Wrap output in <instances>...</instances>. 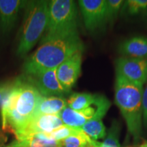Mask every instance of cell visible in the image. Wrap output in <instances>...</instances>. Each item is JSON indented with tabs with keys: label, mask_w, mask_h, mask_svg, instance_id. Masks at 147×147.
<instances>
[{
	"label": "cell",
	"mask_w": 147,
	"mask_h": 147,
	"mask_svg": "<svg viewBox=\"0 0 147 147\" xmlns=\"http://www.w3.org/2000/svg\"><path fill=\"white\" fill-rule=\"evenodd\" d=\"M42 95L28 80L16 79L1 104L3 131L11 132L16 138L25 133L32 119Z\"/></svg>",
	"instance_id": "6da1fadb"
},
{
	"label": "cell",
	"mask_w": 147,
	"mask_h": 147,
	"mask_svg": "<svg viewBox=\"0 0 147 147\" xmlns=\"http://www.w3.org/2000/svg\"><path fill=\"white\" fill-rule=\"evenodd\" d=\"M24 63L23 69L28 76L42 71L56 69L66 59L78 52H82L83 42L78 34L57 37L42 42Z\"/></svg>",
	"instance_id": "7a4b0ae2"
},
{
	"label": "cell",
	"mask_w": 147,
	"mask_h": 147,
	"mask_svg": "<svg viewBox=\"0 0 147 147\" xmlns=\"http://www.w3.org/2000/svg\"><path fill=\"white\" fill-rule=\"evenodd\" d=\"M143 86L128 81L116 73L115 84V104L125 121L128 133L137 144L142 130Z\"/></svg>",
	"instance_id": "3957f363"
},
{
	"label": "cell",
	"mask_w": 147,
	"mask_h": 147,
	"mask_svg": "<svg viewBox=\"0 0 147 147\" xmlns=\"http://www.w3.org/2000/svg\"><path fill=\"white\" fill-rule=\"evenodd\" d=\"M49 1H27L19 32L17 54L24 56L32 50L46 32L49 20Z\"/></svg>",
	"instance_id": "277c9868"
},
{
	"label": "cell",
	"mask_w": 147,
	"mask_h": 147,
	"mask_svg": "<svg viewBox=\"0 0 147 147\" xmlns=\"http://www.w3.org/2000/svg\"><path fill=\"white\" fill-rule=\"evenodd\" d=\"M41 43L57 37L78 34L77 8L72 0H53L49 3V20Z\"/></svg>",
	"instance_id": "5b68a950"
},
{
	"label": "cell",
	"mask_w": 147,
	"mask_h": 147,
	"mask_svg": "<svg viewBox=\"0 0 147 147\" xmlns=\"http://www.w3.org/2000/svg\"><path fill=\"white\" fill-rule=\"evenodd\" d=\"M115 72L128 81L144 86L147 82V59L121 56L115 61Z\"/></svg>",
	"instance_id": "8992f818"
},
{
	"label": "cell",
	"mask_w": 147,
	"mask_h": 147,
	"mask_svg": "<svg viewBox=\"0 0 147 147\" xmlns=\"http://www.w3.org/2000/svg\"><path fill=\"white\" fill-rule=\"evenodd\" d=\"M78 4L88 31L94 32L107 23L106 0H80Z\"/></svg>",
	"instance_id": "52a82bcc"
},
{
	"label": "cell",
	"mask_w": 147,
	"mask_h": 147,
	"mask_svg": "<svg viewBox=\"0 0 147 147\" xmlns=\"http://www.w3.org/2000/svg\"><path fill=\"white\" fill-rule=\"evenodd\" d=\"M56 69H48L29 76L31 78L29 80L36 87L42 96L63 97L67 93L58 80Z\"/></svg>",
	"instance_id": "ba28073f"
},
{
	"label": "cell",
	"mask_w": 147,
	"mask_h": 147,
	"mask_svg": "<svg viewBox=\"0 0 147 147\" xmlns=\"http://www.w3.org/2000/svg\"><path fill=\"white\" fill-rule=\"evenodd\" d=\"M82 53H75L56 69L58 80L67 92L74 86L81 73Z\"/></svg>",
	"instance_id": "9c48e42d"
},
{
	"label": "cell",
	"mask_w": 147,
	"mask_h": 147,
	"mask_svg": "<svg viewBox=\"0 0 147 147\" xmlns=\"http://www.w3.org/2000/svg\"><path fill=\"white\" fill-rule=\"evenodd\" d=\"M111 106L107 97L102 95L95 115L81 127V129L90 138L97 141L104 139L106 136V128L103 122V118L106 115Z\"/></svg>",
	"instance_id": "30bf717a"
},
{
	"label": "cell",
	"mask_w": 147,
	"mask_h": 147,
	"mask_svg": "<svg viewBox=\"0 0 147 147\" xmlns=\"http://www.w3.org/2000/svg\"><path fill=\"white\" fill-rule=\"evenodd\" d=\"M103 95H100L98 100L94 105L82 110H75L69 106H66L58 116L63 121V124L72 127L81 128L88 121H89L97 111V106Z\"/></svg>",
	"instance_id": "8fae6325"
},
{
	"label": "cell",
	"mask_w": 147,
	"mask_h": 147,
	"mask_svg": "<svg viewBox=\"0 0 147 147\" xmlns=\"http://www.w3.org/2000/svg\"><path fill=\"white\" fill-rule=\"evenodd\" d=\"M27 3L21 0H0V27L3 32L10 31L14 27L20 11Z\"/></svg>",
	"instance_id": "7c38bea8"
},
{
	"label": "cell",
	"mask_w": 147,
	"mask_h": 147,
	"mask_svg": "<svg viewBox=\"0 0 147 147\" xmlns=\"http://www.w3.org/2000/svg\"><path fill=\"white\" fill-rule=\"evenodd\" d=\"M63 121L59 118L58 115H42L36 116L31 121L25 133L16 138V140L29 134L43 133L50 134L57 129L63 126Z\"/></svg>",
	"instance_id": "4fadbf2b"
},
{
	"label": "cell",
	"mask_w": 147,
	"mask_h": 147,
	"mask_svg": "<svg viewBox=\"0 0 147 147\" xmlns=\"http://www.w3.org/2000/svg\"><path fill=\"white\" fill-rule=\"evenodd\" d=\"M118 52L122 57L147 59V37L136 36L121 42Z\"/></svg>",
	"instance_id": "5bb4252c"
},
{
	"label": "cell",
	"mask_w": 147,
	"mask_h": 147,
	"mask_svg": "<svg viewBox=\"0 0 147 147\" xmlns=\"http://www.w3.org/2000/svg\"><path fill=\"white\" fill-rule=\"evenodd\" d=\"M67 106V100L63 97L42 96L37 106L35 117L42 115H59Z\"/></svg>",
	"instance_id": "9a60e30c"
},
{
	"label": "cell",
	"mask_w": 147,
	"mask_h": 147,
	"mask_svg": "<svg viewBox=\"0 0 147 147\" xmlns=\"http://www.w3.org/2000/svg\"><path fill=\"white\" fill-rule=\"evenodd\" d=\"M22 147H61V141H56L49 134H29L16 140Z\"/></svg>",
	"instance_id": "2e32d148"
},
{
	"label": "cell",
	"mask_w": 147,
	"mask_h": 147,
	"mask_svg": "<svg viewBox=\"0 0 147 147\" xmlns=\"http://www.w3.org/2000/svg\"><path fill=\"white\" fill-rule=\"evenodd\" d=\"M100 94L89 93H74L67 100V106L75 110H82L94 105Z\"/></svg>",
	"instance_id": "e0dca14e"
},
{
	"label": "cell",
	"mask_w": 147,
	"mask_h": 147,
	"mask_svg": "<svg viewBox=\"0 0 147 147\" xmlns=\"http://www.w3.org/2000/svg\"><path fill=\"white\" fill-rule=\"evenodd\" d=\"M121 132V124L118 121L114 120L112 122L109 129L103 142L93 141V147H121L119 142Z\"/></svg>",
	"instance_id": "ac0fdd59"
},
{
	"label": "cell",
	"mask_w": 147,
	"mask_h": 147,
	"mask_svg": "<svg viewBox=\"0 0 147 147\" xmlns=\"http://www.w3.org/2000/svg\"><path fill=\"white\" fill-rule=\"evenodd\" d=\"M124 15L135 16L147 13V0H127L124 1L121 8Z\"/></svg>",
	"instance_id": "d6986e66"
},
{
	"label": "cell",
	"mask_w": 147,
	"mask_h": 147,
	"mask_svg": "<svg viewBox=\"0 0 147 147\" xmlns=\"http://www.w3.org/2000/svg\"><path fill=\"white\" fill-rule=\"evenodd\" d=\"M93 141L82 131L61 141V147H93Z\"/></svg>",
	"instance_id": "ffe728a7"
},
{
	"label": "cell",
	"mask_w": 147,
	"mask_h": 147,
	"mask_svg": "<svg viewBox=\"0 0 147 147\" xmlns=\"http://www.w3.org/2000/svg\"><path fill=\"white\" fill-rule=\"evenodd\" d=\"M82 131V130L81 128L72 127L63 125V126L57 129L56 130L53 131L52 133L49 134V135L55 140L62 141L63 140L71 136L79 134Z\"/></svg>",
	"instance_id": "44dd1931"
},
{
	"label": "cell",
	"mask_w": 147,
	"mask_h": 147,
	"mask_svg": "<svg viewBox=\"0 0 147 147\" xmlns=\"http://www.w3.org/2000/svg\"><path fill=\"white\" fill-rule=\"evenodd\" d=\"M124 1L107 0L106 1V20L107 23H113L121 10Z\"/></svg>",
	"instance_id": "7402d4cb"
},
{
	"label": "cell",
	"mask_w": 147,
	"mask_h": 147,
	"mask_svg": "<svg viewBox=\"0 0 147 147\" xmlns=\"http://www.w3.org/2000/svg\"><path fill=\"white\" fill-rule=\"evenodd\" d=\"M142 124L147 129V82L142 93Z\"/></svg>",
	"instance_id": "603a6c76"
},
{
	"label": "cell",
	"mask_w": 147,
	"mask_h": 147,
	"mask_svg": "<svg viewBox=\"0 0 147 147\" xmlns=\"http://www.w3.org/2000/svg\"><path fill=\"white\" fill-rule=\"evenodd\" d=\"M14 81H5L0 83V106H1L2 101L4 98L7 93L10 91L12 87L14 86Z\"/></svg>",
	"instance_id": "cb8c5ba5"
},
{
	"label": "cell",
	"mask_w": 147,
	"mask_h": 147,
	"mask_svg": "<svg viewBox=\"0 0 147 147\" xmlns=\"http://www.w3.org/2000/svg\"><path fill=\"white\" fill-rule=\"evenodd\" d=\"M7 140V137L5 134L3 133V131L0 130V147L5 144V142Z\"/></svg>",
	"instance_id": "d4e9b609"
},
{
	"label": "cell",
	"mask_w": 147,
	"mask_h": 147,
	"mask_svg": "<svg viewBox=\"0 0 147 147\" xmlns=\"http://www.w3.org/2000/svg\"><path fill=\"white\" fill-rule=\"evenodd\" d=\"M1 147H21V145H20L19 142H18L17 140H14L13 142H12L10 144H7V145H3Z\"/></svg>",
	"instance_id": "484cf974"
},
{
	"label": "cell",
	"mask_w": 147,
	"mask_h": 147,
	"mask_svg": "<svg viewBox=\"0 0 147 147\" xmlns=\"http://www.w3.org/2000/svg\"><path fill=\"white\" fill-rule=\"evenodd\" d=\"M138 147H147V142L142 143V144H140Z\"/></svg>",
	"instance_id": "4316f807"
},
{
	"label": "cell",
	"mask_w": 147,
	"mask_h": 147,
	"mask_svg": "<svg viewBox=\"0 0 147 147\" xmlns=\"http://www.w3.org/2000/svg\"><path fill=\"white\" fill-rule=\"evenodd\" d=\"M20 145H21V144H20ZM21 147H22V146H21Z\"/></svg>",
	"instance_id": "83f0119b"
}]
</instances>
